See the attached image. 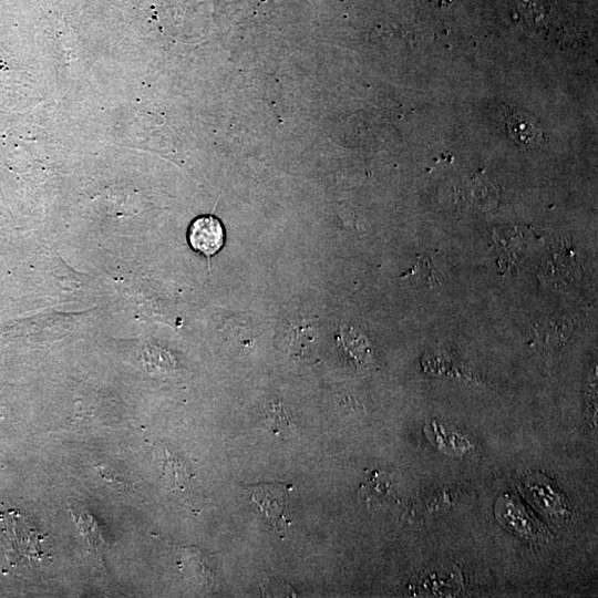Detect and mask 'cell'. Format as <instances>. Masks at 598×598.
I'll list each match as a JSON object with an SVG mask.
<instances>
[{
	"mask_svg": "<svg viewBox=\"0 0 598 598\" xmlns=\"http://www.w3.org/2000/svg\"><path fill=\"white\" fill-rule=\"evenodd\" d=\"M266 420L275 434H280L290 426V421L280 404L269 403L266 409Z\"/></svg>",
	"mask_w": 598,
	"mask_h": 598,
	"instance_id": "cell-8",
	"label": "cell"
},
{
	"mask_svg": "<svg viewBox=\"0 0 598 598\" xmlns=\"http://www.w3.org/2000/svg\"><path fill=\"white\" fill-rule=\"evenodd\" d=\"M569 323L563 320L545 319L533 327V340L539 347L555 348L566 341L569 333Z\"/></svg>",
	"mask_w": 598,
	"mask_h": 598,
	"instance_id": "cell-5",
	"label": "cell"
},
{
	"mask_svg": "<svg viewBox=\"0 0 598 598\" xmlns=\"http://www.w3.org/2000/svg\"><path fill=\"white\" fill-rule=\"evenodd\" d=\"M506 125L511 135L523 144H536L542 137L539 128L522 114L513 113L507 117Z\"/></svg>",
	"mask_w": 598,
	"mask_h": 598,
	"instance_id": "cell-7",
	"label": "cell"
},
{
	"mask_svg": "<svg viewBox=\"0 0 598 598\" xmlns=\"http://www.w3.org/2000/svg\"><path fill=\"white\" fill-rule=\"evenodd\" d=\"M289 489V486L281 484H261L249 488L251 502L278 532H282L290 523Z\"/></svg>",
	"mask_w": 598,
	"mask_h": 598,
	"instance_id": "cell-2",
	"label": "cell"
},
{
	"mask_svg": "<svg viewBox=\"0 0 598 598\" xmlns=\"http://www.w3.org/2000/svg\"><path fill=\"white\" fill-rule=\"evenodd\" d=\"M68 507L87 546L95 553L102 554L107 547V540L95 516L82 503L74 499L69 501Z\"/></svg>",
	"mask_w": 598,
	"mask_h": 598,
	"instance_id": "cell-4",
	"label": "cell"
},
{
	"mask_svg": "<svg viewBox=\"0 0 598 598\" xmlns=\"http://www.w3.org/2000/svg\"><path fill=\"white\" fill-rule=\"evenodd\" d=\"M156 457L162 465L165 477L175 486H184L190 477L189 471L184 463L176 456L172 455L167 450H156Z\"/></svg>",
	"mask_w": 598,
	"mask_h": 598,
	"instance_id": "cell-6",
	"label": "cell"
},
{
	"mask_svg": "<svg viewBox=\"0 0 598 598\" xmlns=\"http://www.w3.org/2000/svg\"><path fill=\"white\" fill-rule=\"evenodd\" d=\"M43 539L20 512L0 513V566L4 571H22L41 561Z\"/></svg>",
	"mask_w": 598,
	"mask_h": 598,
	"instance_id": "cell-1",
	"label": "cell"
},
{
	"mask_svg": "<svg viewBox=\"0 0 598 598\" xmlns=\"http://www.w3.org/2000/svg\"><path fill=\"white\" fill-rule=\"evenodd\" d=\"M187 240L194 250L207 257L213 256L225 241L223 224L213 215L198 216L188 227Z\"/></svg>",
	"mask_w": 598,
	"mask_h": 598,
	"instance_id": "cell-3",
	"label": "cell"
},
{
	"mask_svg": "<svg viewBox=\"0 0 598 598\" xmlns=\"http://www.w3.org/2000/svg\"><path fill=\"white\" fill-rule=\"evenodd\" d=\"M364 488V495L367 498L379 502L386 499L392 492L389 482L378 477H372V480L368 484V487Z\"/></svg>",
	"mask_w": 598,
	"mask_h": 598,
	"instance_id": "cell-9",
	"label": "cell"
}]
</instances>
